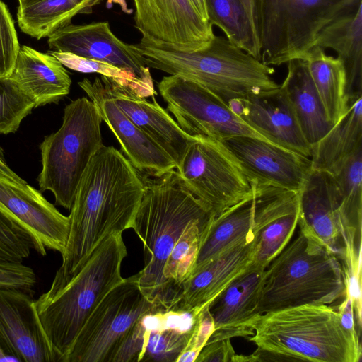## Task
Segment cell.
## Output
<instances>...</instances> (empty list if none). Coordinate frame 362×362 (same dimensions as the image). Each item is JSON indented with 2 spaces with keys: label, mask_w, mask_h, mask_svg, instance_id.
I'll use <instances>...</instances> for the list:
<instances>
[{
  "label": "cell",
  "mask_w": 362,
  "mask_h": 362,
  "mask_svg": "<svg viewBox=\"0 0 362 362\" xmlns=\"http://www.w3.org/2000/svg\"><path fill=\"white\" fill-rule=\"evenodd\" d=\"M102 122L92 100L78 98L65 106L59 129L40 144L39 187L52 192L57 205L71 209L81 177L103 145Z\"/></svg>",
  "instance_id": "7"
},
{
  "label": "cell",
  "mask_w": 362,
  "mask_h": 362,
  "mask_svg": "<svg viewBox=\"0 0 362 362\" xmlns=\"http://www.w3.org/2000/svg\"><path fill=\"white\" fill-rule=\"evenodd\" d=\"M144 192L143 178L126 156L115 147L103 144L78 186L69 215L62 264L45 296L63 288L104 240L132 228Z\"/></svg>",
  "instance_id": "1"
},
{
  "label": "cell",
  "mask_w": 362,
  "mask_h": 362,
  "mask_svg": "<svg viewBox=\"0 0 362 362\" xmlns=\"http://www.w3.org/2000/svg\"><path fill=\"white\" fill-rule=\"evenodd\" d=\"M237 355L232 346L230 339L207 340L196 362H228L238 361Z\"/></svg>",
  "instance_id": "40"
},
{
  "label": "cell",
  "mask_w": 362,
  "mask_h": 362,
  "mask_svg": "<svg viewBox=\"0 0 362 362\" xmlns=\"http://www.w3.org/2000/svg\"><path fill=\"white\" fill-rule=\"evenodd\" d=\"M264 272L252 263L206 306L214 326L208 340L253 334Z\"/></svg>",
  "instance_id": "22"
},
{
  "label": "cell",
  "mask_w": 362,
  "mask_h": 362,
  "mask_svg": "<svg viewBox=\"0 0 362 362\" xmlns=\"http://www.w3.org/2000/svg\"><path fill=\"white\" fill-rule=\"evenodd\" d=\"M0 361H18V359L9 354L0 344Z\"/></svg>",
  "instance_id": "44"
},
{
  "label": "cell",
  "mask_w": 362,
  "mask_h": 362,
  "mask_svg": "<svg viewBox=\"0 0 362 362\" xmlns=\"http://www.w3.org/2000/svg\"><path fill=\"white\" fill-rule=\"evenodd\" d=\"M240 1L243 4L250 21L258 35L259 0H240Z\"/></svg>",
  "instance_id": "41"
},
{
  "label": "cell",
  "mask_w": 362,
  "mask_h": 362,
  "mask_svg": "<svg viewBox=\"0 0 362 362\" xmlns=\"http://www.w3.org/2000/svg\"><path fill=\"white\" fill-rule=\"evenodd\" d=\"M223 142L250 180L299 192L312 170L310 158L266 140L237 136Z\"/></svg>",
  "instance_id": "16"
},
{
  "label": "cell",
  "mask_w": 362,
  "mask_h": 362,
  "mask_svg": "<svg viewBox=\"0 0 362 362\" xmlns=\"http://www.w3.org/2000/svg\"><path fill=\"white\" fill-rule=\"evenodd\" d=\"M192 5L200 15V16L206 21H209L207 8L206 0H190Z\"/></svg>",
  "instance_id": "43"
},
{
  "label": "cell",
  "mask_w": 362,
  "mask_h": 362,
  "mask_svg": "<svg viewBox=\"0 0 362 362\" xmlns=\"http://www.w3.org/2000/svg\"><path fill=\"white\" fill-rule=\"evenodd\" d=\"M158 88L167 110L192 136H206L224 141L233 136H247L269 141L245 123L223 99L194 81L170 75L160 81Z\"/></svg>",
  "instance_id": "11"
},
{
  "label": "cell",
  "mask_w": 362,
  "mask_h": 362,
  "mask_svg": "<svg viewBox=\"0 0 362 362\" xmlns=\"http://www.w3.org/2000/svg\"><path fill=\"white\" fill-rule=\"evenodd\" d=\"M254 209L252 185L250 194L211 220L202 235L190 275L221 254L253 240Z\"/></svg>",
  "instance_id": "26"
},
{
  "label": "cell",
  "mask_w": 362,
  "mask_h": 362,
  "mask_svg": "<svg viewBox=\"0 0 362 362\" xmlns=\"http://www.w3.org/2000/svg\"><path fill=\"white\" fill-rule=\"evenodd\" d=\"M135 25L142 35L181 51L207 46L213 25L198 13L190 0H134Z\"/></svg>",
  "instance_id": "12"
},
{
  "label": "cell",
  "mask_w": 362,
  "mask_h": 362,
  "mask_svg": "<svg viewBox=\"0 0 362 362\" xmlns=\"http://www.w3.org/2000/svg\"><path fill=\"white\" fill-rule=\"evenodd\" d=\"M47 53L57 58L64 66L81 73H97L112 79L120 86L129 88L139 97L157 95L153 84L140 78L134 71L107 62L85 58L69 52L49 50Z\"/></svg>",
  "instance_id": "35"
},
{
  "label": "cell",
  "mask_w": 362,
  "mask_h": 362,
  "mask_svg": "<svg viewBox=\"0 0 362 362\" xmlns=\"http://www.w3.org/2000/svg\"><path fill=\"white\" fill-rule=\"evenodd\" d=\"M209 21L233 45L261 61L259 39L240 0H206Z\"/></svg>",
  "instance_id": "32"
},
{
  "label": "cell",
  "mask_w": 362,
  "mask_h": 362,
  "mask_svg": "<svg viewBox=\"0 0 362 362\" xmlns=\"http://www.w3.org/2000/svg\"><path fill=\"white\" fill-rule=\"evenodd\" d=\"M315 45L333 49L342 61L349 100L362 95V6L328 23L319 33Z\"/></svg>",
  "instance_id": "28"
},
{
  "label": "cell",
  "mask_w": 362,
  "mask_h": 362,
  "mask_svg": "<svg viewBox=\"0 0 362 362\" xmlns=\"http://www.w3.org/2000/svg\"><path fill=\"white\" fill-rule=\"evenodd\" d=\"M146 66L194 81L227 103L234 99L279 86L275 69L230 42L214 35L194 51H181L142 35L135 44Z\"/></svg>",
  "instance_id": "4"
},
{
  "label": "cell",
  "mask_w": 362,
  "mask_h": 362,
  "mask_svg": "<svg viewBox=\"0 0 362 362\" xmlns=\"http://www.w3.org/2000/svg\"><path fill=\"white\" fill-rule=\"evenodd\" d=\"M329 173L334 182L345 242V267L361 269L362 217V146Z\"/></svg>",
  "instance_id": "25"
},
{
  "label": "cell",
  "mask_w": 362,
  "mask_h": 362,
  "mask_svg": "<svg viewBox=\"0 0 362 362\" xmlns=\"http://www.w3.org/2000/svg\"><path fill=\"white\" fill-rule=\"evenodd\" d=\"M228 104L245 123L272 143L310 158V146L280 85L232 100Z\"/></svg>",
  "instance_id": "19"
},
{
  "label": "cell",
  "mask_w": 362,
  "mask_h": 362,
  "mask_svg": "<svg viewBox=\"0 0 362 362\" xmlns=\"http://www.w3.org/2000/svg\"><path fill=\"white\" fill-rule=\"evenodd\" d=\"M214 330V323L206 307L194 316L191 337L177 362L195 361Z\"/></svg>",
  "instance_id": "38"
},
{
  "label": "cell",
  "mask_w": 362,
  "mask_h": 362,
  "mask_svg": "<svg viewBox=\"0 0 362 362\" xmlns=\"http://www.w3.org/2000/svg\"><path fill=\"white\" fill-rule=\"evenodd\" d=\"M186 314L171 311L164 323L150 332L141 361L177 362L192 332V326L185 329L175 323Z\"/></svg>",
  "instance_id": "34"
},
{
  "label": "cell",
  "mask_w": 362,
  "mask_h": 362,
  "mask_svg": "<svg viewBox=\"0 0 362 362\" xmlns=\"http://www.w3.org/2000/svg\"><path fill=\"white\" fill-rule=\"evenodd\" d=\"M122 234L113 233L104 240L81 271L57 293L42 294L35 300L40 322L59 362H64L96 306L124 280L121 267L127 250Z\"/></svg>",
  "instance_id": "6"
},
{
  "label": "cell",
  "mask_w": 362,
  "mask_h": 362,
  "mask_svg": "<svg viewBox=\"0 0 362 362\" xmlns=\"http://www.w3.org/2000/svg\"><path fill=\"white\" fill-rule=\"evenodd\" d=\"M9 76L34 102L35 108L58 103L69 93L71 85L57 58L27 45L21 47Z\"/></svg>",
  "instance_id": "24"
},
{
  "label": "cell",
  "mask_w": 362,
  "mask_h": 362,
  "mask_svg": "<svg viewBox=\"0 0 362 362\" xmlns=\"http://www.w3.org/2000/svg\"><path fill=\"white\" fill-rule=\"evenodd\" d=\"M100 79L118 107L169 154L177 167L195 136L185 133L155 96L150 102L111 78L101 76Z\"/></svg>",
  "instance_id": "23"
},
{
  "label": "cell",
  "mask_w": 362,
  "mask_h": 362,
  "mask_svg": "<svg viewBox=\"0 0 362 362\" xmlns=\"http://www.w3.org/2000/svg\"><path fill=\"white\" fill-rule=\"evenodd\" d=\"M18 4H19V3H21V2L24 1H25V0H18Z\"/></svg>",
  "instance_id": "45"
},
{
  "label": "cell",
  "mask_w": 362,
  "mask_h": 362,
  "mask_svg": "<svg viewBox=\"0 0 362 362\" xmlns=\"http://www.w3.org/2000/svg\"><path fill=\"white\" fill-rule=\"evenodd\" d=\"M175 169L184 186L214 217L252 192L251 182L227 146L209 136H195Z\"/></svg>",
  "instance_id": "10"
},
{
  "label": "cell",
  "mask_w": 362,
  "mask_h": 362,
  "mask_svg": "<svg viewBox=\"0 0 362 362\" xmlns=\"http://www.w3.org/2000/svg\"><path fill=\"white\" fill-rule=\"evenodd\" d=\"M281 88L286 93L303 134L311 146L332 127L303 59L287 64Z\"/></svg>",
  "instance_id": "27"
},
{
  "label": "cell",
  "mask_w": 362,
  "mask_h": 362,
  "mask_svg": "<svg viewBox=\"0 0 362 362\" xmlns=\"http://www.w3.org/2000/svg\"><path fill=\"white\" fill-rule=\"evenodd\" d=\"M252 182L255 209L252 264L265 270L290 242L299 218V192Z\"/></svg>",
  "instance_id": "13"
},
{
  "label": "cell",
  "mask_w": 362,
  "mask_h": 362,
  "mask_svg": "<svg viewBox=\"0 0 362 362\" xmlns=\"http://www.w3.org/2000/svg\"><path fill=\"white\" fill-rule=\"evenodd\" d=\"M0 173L10 178L19 182H25V181L18 176L8 165L2 148L0 146Z\"/></svg>",
  "instance_id": "42"
},
{
  "label": "cell",
  "mask_w": 362,
  "mask_h": 362,
  "mask_svg": "<svg viewBox=\"0 0 362 362\" xmlns=\"http://www.w3.org/2000/svg\"><path fill=\"white\" fill-rule=\"evenodd\" d=\"M78 84L95 105L102 120L112 132L123 153L136 170L156 177L176 168L169 154L118 107L100 77L93 81L84 78Z\"/></svg>",
  "instance_id": "17"
},
{
  "label": "cell",
  "mask_w": 362,
  "mask_h": 362,
  "mask_svg": "<svg viewBox=\"0 0 362 362\" xmlns=\"http://www.w3.org/2000/svg\"><path fill=\"white\" fill-rule=\"evenodd\" d=\"M362 6V0H259L261 62L280 66L301 59L321 30Z\"/></svg>",
  "instance_id": "8"
},
{
  "label": "cell",
  "mask_w": 362,
  "mask_h": 362,
  "mask_svg": "<svg viewBox=\"0 0 362 362\" xmlns=\"http://www.w3.org/2000/svg\"><path fill=\"white\" fill-rule=\"evenodd\" d=\"M165 310L142 293L137 273L124 279L92 312L64 362H112L120 345L144 315Z\"/></svg>",
  "instance_id": "9"
},
{
  "label": "cell",
  "mask_w": 362,
  "mask_h": 362,
  "mask_svg": "<svg viewBox=\"0 0 362 362\" xmlns=\"http://www.w3.org/2000/svg\"><path fill=\"white\" fill-rule=\"evenodd\" d=\"M349 279L338 256L308 231L298 236L264 272L255 313L262 315L344 298Z\"/></svg>",
  "instance_id": "5"
},
{
  "label": "cell",
  "mask_w": 362,
  "mask_h": 362,
  "mask_svg": "<svg viewBox=\"0 0 362 362\" xmlns=\"http://www.w3.org/2000/svg\"><path fill=\"white\" fill-rule=\"evenodd\" d=\"M35 283L36 276L32 268L22 262L0 260V288L30 291Z\"/></svg>",
  "instance_id": "39"
},
{
  "label": "cell",
  "mask_w": 362,
  "mask_h": 362,
  "mask_svg": "<svg viewBox=\"0 0 362 362\" xmlns=\"http://www.w3.org/2000/svg\"><path fill=\"white\" fill-rule=\"evenodd\" d=\"M257 349L246 361L358 362L357 329L329 305L308 304L260 315L247 338Z\"/></svg>",
  "instance_id": "2"
},
{
  "label": "cell",
  "mask_w": 362,
  "mask_h": 362,
  "mask_svg": "<svg viewBox=\"0 0 362 362\" xmlns=\"http://www.w3.org/2000/svg\"><path fill=\"white\" fill-rule=\"evenodd\" d=\"M254 240L212 259L179 286L170 311L197 315L252 263Z\"/></svg>",
  "instance_id": "21"
},
{
  "label": "cell",
  "mask_w": 362,
  "mask_h": 362,
  "mask_svg": "<svg viewBox=\"0 0 362 362\" xmlns=\"http://www.w3.org/2000/svg\"><path fill=\"white\" fill-rule=\"evenodd\" d=\"M339 206L332 175L312 169L299 192L298 225L334 252L344 264L345 242Z\"/></svg>",
  "instance_id": "20"
},
{
  "label": "cell",
  "mask_w": 362,
  "mask_h": 362,
  "mask_svg": "<svg viewBox=\"0 0 362 362\" xmlns=\"http://www.w3.org/2000/svg\"><path fill=\"white\" fill-rule=\"evenodd\" d=\"M211 219L191 222L168 257L163 268V277L168 296V310L175 302L179 286L193 270L202 235Z\"/></svg>",
  "instance_id": "33"
},
{
  "label": "cell",
  "mask_w": 362,
  "mask_h": 362,
  "mask_svg": "<svg viewBox=\"0 0 362 362\" xmlns=\"http://www.w3.org/2000/svg\"><path fill=\"white\" fill-rule=\"evenodd\" d=\"M0 208L13 216L33 237L37 252L62 253L65 247L69 218L26 182H19L0 173Z\"/></svg>",
  "instance_id": "14"
},
{
  "label": "cell",
  "mask_w": 362,
  "mask_h": 362,
  "mask_svg": "<svg viewBox=\"0 0 362 362\" xmlns=\"http://www.w3.org/2000/svg\"><path fill=\"white\" fill-rule=\"evenodd\" d=\"M47 43L50 50L69 52L127 69L153 84L150 69L135 45L119 39L107 21L67 25L48 37Z\"/></svg>",
  "instance_id": "18"
},
{
  "label": "cell",
  "mask_w": 362,
  "mask_h": 362,
  "mask_svg": "<svg viewBox=\"0 0 362 362\" xmlns=\"http://www.w3.org/2000/svg\"><path fill=\"white\" fill-rule=\"evenodd\" d=\"M101 1L25 0L18 4V24L24 33L40 40L71 24L76 15L92 13Z\"/></svg>",
  "instance_id": "31"
},
{
  "label": "cell",
  "mask_w": 362,
  "mask_h": 362,
  "mask_svg": "<svg viewBox=\"0 0 362 362\" xmlns=\"http://www.w3.org/2000/svg\"><path fill=\"white\" fill-rule=\"evenodd\" d=\"M35 108L34 102L10 76L0 78V134L16 132Z\"/></svg>",
  "instance_id": "36"
},
{
  "label": "cell",
  "mask_w": 362,
  "mask_h": 362,
  "mask_svg": "<svg viewBox=\"0 0 362 362\" xmlns=\"http://www.w3.org/2000/svg\"><path fill=\"white\" fill-rule=\"evenodd\" d=\"M0 344L18 362H59L30 291L0 288Z\"/></svg>",
  "instance_id": "15"
},
{
  "label": "cell",
  "mask_w": 362,
  "mask_h": 362,
  "mask_svg": "<svg viewBox=\"0 0 362 362\" xmlns=\"http://www.w3.org/2000/svg\"><path fill=\"white\" fill-rule=\"evenodd\" d=\"M20 48L12 16L0 0V78L11 74Z\"/></svg>",
  "instance_id": "37"
},
{
  "label": "cell",
  "mask_w": 362,
  "mask_h": 362,
  "mask_svg": "<svg viewBox=\"0 0 362 362\" xmlns=\"http://www.w3.org/2000/svg\"><path fill=\"white\" fill-rule=\"evenodd\" d=\"M300 59H303L323 104L329 122L334 124L346 111L349 100L346 93V73L342 61L326 54L315 45Z\"/></svg>",
  "instance_id": "30"
},
{
  "label": "cell",
  "mask_w": 362,
  "mask_h": 362,
  "mask_svg": "<svg viewBox=\"0 0 362 362\" xmlns=\"http://www.w3.org/2000/svg\"><path fill=\"white\" fill-rule=\"evenodd\" d=\"M362 146V95L349 101L343 116L310 146L312 169L330 173Z\"/></svg>",
  "instance_id": "29"
},
{
  "label": "cell",
  "mask_w": 362,
  "mask_h": 362,
  "mask_svg": "<svg viewBox=\"0 0 362 362\" xmlns=\"http://www.w3.org/2000/svg\"><path fill=\"white\" fill-rule=\"evenodd\" d=\"M144 192L132 228L142 242L144 266L139 285L150 301L169 308L163 268L175 243L194 221L214 217L184 186L175 169L143 178Z\"/></svg>",
  "instance_id": "3"
}]
</instances>
